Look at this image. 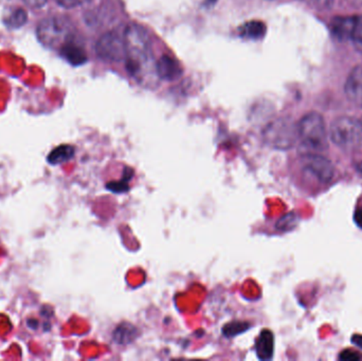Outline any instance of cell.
Returning <instances> with one entry per match:
<instances>
[{
  "label": "cell",
  "mask_w": 362,
  "mask_h": 361,
  "mask_svg": "<svg viewBox=\"0 0 362 361\" xmlns=\"http://www.w3.org/2000/svg\"><path fill=\"white\" fill-rule=\"evenodd\" d=\"M125 61L129 73L141 76L144 67L152 61V40L148 31L141 25L132 23L125 29Z\"/></svg>",
  "instance_id": "6da1fadb"
},
{
  "label": "cell",
  "mask_w": 362,
  "mask_h": 361,
  "mask_svg": "<svg viewBox=\"0 0 362 361\" xmlns=\"http://www.w3.org/2000/svg\"><path fill=\"white\" fill-rule=\"evenodd\" d=\"M36 35L47 48L59 50L74 40V25L67 17L61 15L47 17L38 23Z\"/></svg>",
  "instance_id": "7a4b0ae2"
},
{
  "label": "cell",
  "mask_w": 362,
  "mask_h": 361,
  "mask_svg": "<svg viewBox=\"0 0 362 361\" xmlns=\"http://www.w3.org/2000/svg\"><path fill=\"white\" fill-rule=\"evenodd\" d=\"M298 133L305 150L316 153L317 150H325L329 146L325 119L318 112L305 114L298 124Z\"/></svg>",
  "instance_id": "3957f363"
},
{
  "label": "cell",
  "mask_w": 362,
  "mask_h": 361,
  "mask_svg": "<svg viewBox=\"0 0 362 361\" xmlns=\"http://www.w3.org/2000/svg\"><path fill=\"white\" fill-rule=\"evenodd\" d=\"M329 137L342 150H359L362 148V122L352 117H339L332 123Z\"/></svg>",
  "instance_id": "277c9868"
},
{
  "label": "cell",
  "mask_w": 362,
  "mask_h": 361,
  "mask_svg": "<svg viewBox=\"0 0 362 361\" xmlns=\"http://www.w3.org/2000/svg\"><path fill=\"white\" fill-rule=\"evenodd\" d=\"M263 138L270 148L280 150H291L299 139L298 124L289 118L276 119L264 129Z\"/></svg>",
  "instance_id": "5b68a950"
},
{
  "label": "cell",
  "mask_w": 362,
  "mask_h": 361,
  "mask_svg": "<svg viewBox=\"0 0 362 361\" xmlns=\"http://www.w3.org/2000/svg\"><path fill=\"white\" fill-rule=\"evenodd\" d=\"M95 52L100 59L106 61H121L125 59L124 34L116 31L102 35L95 45Z\"/></svg>",
  "instance_id": "8992f818"
},
{
  "label": "cell",
  "mask_w": 362,
  "mask_h": 361,
  "mask_svg": "<svg viewBox=\"0 0 362 361\" xmlns=\"http://www.w3.org/2000/svg\"><path fill=\"white\" fill-rule=\"evenodd\" d=\"M301 165L304 171L323 184L332 182L335 176V167L332 161L317 153H305L302 156Z\"/></svg>",
  "instance_id": "52a82bcc"
},
{
  "label": "cell",
  "mask_w": 362,
  "mask_h": 361,
  "mask_svg": "<svg viewBox=\"0 0 362 361\" xmlns=\"http://www.w3.org/2000/svg\"><path fill=\"white\" fill-rule=\"evenodd\" d=\"M344 91L352 103L362 107V65L356 66L351 71L344 86Z\"/></svg>",
  "instance_id": "ba28073f"
},
{
  "label": "cell",
  "mask_w": 362,
  "mask_h": 361,
  "mask_svg": "<svg viewBox=\"0 0 362 361\" xmlns=\"http://www.w3.org/2000/svg\"><path fill=\"white\" fill-rule=\"evenodd\" d=\"M156 73L165 81L177 80L182 74V67L180 61L170 55H163L156 63Z\"/></svg>",
  "instance_id": "9c48e42d"
},
{
  "label": "cell",
  "mask_w": 362,
  "mask_h": 361,
  "mask_svg": "<svg viewBox=\"0 0 362 361\" xmlns=\"http://www.w3.org/2000/svg\"><path fill=\"white\" fill-rule=\"evenodd\" d=\"M255 352L261 360H270L274 357V336L270 330H263L255 341Z\"/></svg>",
  "instance_id": "30bf717a"
},
{
  "label": "cell",
  "mask_w": 362,
  "mask_h": 361,
  "mask_svg": "<svg viewBox=\"0 0 362 361\" xmlns=\"http://www.w3.org/2000/svg\"><path fill=\"white\" fill-rule=\"evenodd\" d=\"M139 336V331L129 322H121L112 333V339L117 345H127Z\"/></svg>",
  "instance_id": "8fae6325"
},
{
  "label": "cell",
  "mask_w": 362,
  "mask_h": 361,
  "mask_svg": "<svg viewBox=\"0 0 362 361\" xmlns=\"http://www.w3.org/2000/svg\"><path fill=\"white\" fill-rule=\"evenodd\" d=\"M62 57L74 66L83 65L86 63L87 55L84 49L80 45L74 42V40L67 42L59 49Z\"/></svg>",
  "instance_id": "7c38bea8"
},
{
  "label": "cell",
  "mask_w": 362,
  "mask_h": 361,
  "mask_svg": "<svg viewBox=\"0 0 362 361\" xmlns=\"http://www.w3.org/2000/svg\"><path fill=\"white\" fill-rule=\"evenodd\" d=\"M355 16H337L332 20L331 31L338 40H351Z\"/></svg>",
  "instance_id": "4fadbf2b"
},
{
  "label": "cell",
  "mask_w": 362,
  "mask_h": 361,
  "mask_svg": "<svg viewBox=\"0 0 362 361\" xmlns=\"http://www.w3.org/2000/svg\"><path fill=\"white\" fill-rule=\"evenodd\" d=\"M76 155V148L70 144H62L51 150L47 156V161L51 165H63L71 160Z\"/></svg>",
  "instance_id": "5bb4252c"
},
{
  "label": "cell",
  "mask_w": 362,
  "mask_h": 361,
  "mask_svg": "<svg viewBox=\"0 0 362 361\" xmlns=\"http://www.w3.org/2000/svg\"><path fill=\"white\" fill-rule=\"evenodd\" d=\"M267 31L265 23L259 20H250L240 27V35L249 40H259Z\"/></svg>",
  "instance_id": "9a60e30c"
},
{
  "label": "cell",
  "mask_w": 362,
  "mask_h": 361,
  "mask_svg": "<svg viewBox=\"0 0 362 361\" xmlns=\"http://www.w3.org/2000/svg\"><path fill=\"white\" fill-rule=\"evenodd\" d=\"M28 20V14L23 8H15L8 10L4 16V23L6 27L12 28V29H18L23 27Z\"/></svg>",
  "instance_id": "2e32d148"
},
{
  "label": "cell",
  "mask_w": 362,
  "mask_h": 361,
  "mask_svg": "<svg viewBox=\"0 0 362 361\" xmlns=\"http://www.w3.org/2000/svg\"><path fill=\"white\" fill-rule=\"evenodd\" d=\"M134 171L131 167H124L123 171V178L116 182H110L106 184V189L110 190V192L116 193V194H121V193H127L129 190V180L133 178Z\"/></svg>",
  "instance_id": "e0dca14e"
},
{
  "label": "cell",
  "mask_w": 362,
  "mask_h": 361,
  "mask_svg": "<svg viewBox=\"0 0 362 361\" xmlns=\"http://www.w3.org/2000/svg\"><path fill=\"white\" fill-rule=\"evenodd\" d=\"M250 329V324L247 321H232L223 326V334L227 338H232V337L238 336V335L243 334L247 332Z\"/></svg>",
  "instance_id": "ac0fdd59"
},
{
  "label": "cell",
  "mask_w": 362,
  "mask_h": 361,
  "mask_svg": "<svg viewBox=\"0 0 362 361\" xmlns=\"http://www.w3.org/2000/svg\"><path fill=\"white\" fill-rule=\"evenodd\" d=\"M298 218L295 212H289L286 215L283 216L278 223H276V229L280 231H291L297 226Z\"/></svg>",
  "instance_id": "d6986e66"
},
{
  "label": "cell",
  "mask_w": 362,
  "mask_h": 361,
  "mask_svg": "<svg viewBox=\"0 0 362 361\" xmlns=\"http://www.w3.org/2000/svg\"><path fill=\"white\" fill-rule=\"evenodd\" d=\"M351 40L356 42L359 46H362V16L361 15H355L354 25H353L352 35Z\"/></svg>",
  "instance_id": "ffe728a7"
},
{
  "label": "cell",
  "mask_w": 362,
  "mask_h": 361,
  "mask_svg": "<svg viewBox=\"0 0 362 361\" xmlns=\"http://www.w3.org/2000/svg\"><path fill=\"white\" fill-rule=\"evenodd\" d=\"M90 0H54L55 4L62 8H74L88 4Z\"/></svg>",
  "instance_id": "44dd1931"
},
{
  "label": "cell",
  "mask_w": 362,
  "mask_h": 361,
  "mask_svg": "<svg viewBox=\"0 0 362 361\" xmlns=\"http://www.w3.org/2000/svg\"><path fill=\"white\" fill-rule=\"evenodd\" d=\"M305 1L320 11L329 10L334 4V0H305Z\"/></svg>",
  "instance_id": "7402d4cb"
},
{
  "label": "cell",
  "mask_w": 362,
  "mask_h": 361,
  "mask_svg": "<svg viewBox=\"0 0 362 361\" xmlns=\"http://www.w3.org/2000/svg\"><path fill=\"white\" fill-rule=\"evenodd\" d=\"M339 358L344 361H359L362 360V355L353 350H344L340 354Z\"/></svg>",
  "instance_id": "603a6c76"
},
{
  "label": "cell",
  "mask_w": 362,
  "mask_h": 361,
  "mask_svg": "<svg viewBox=\"0 0 362 361\" xmlns=\"http://www.w3.org/2000/svg\"><path fill=\"white\" fill-rule=\"evenodd\" d=\"M23 1H25V4H27L28 6H30V8H42L48 0H23Z\"/></svg>",
  "instance_id": "cb8c5ba5"
},
{
  "label": "cell",
  "mask_w": 362,
  "mask_h": 361,
  "mask_svg": "<svg viewBox=\"0 0 362 361\" xmlns=\"http://www.w3.org/2000/svg\"><path fill=\"white\" fill-rule=\"evenodd\" d=\"M354 220L355 223L358 225V227L362 228V209H358L356 212H355Z\"/></svg>",
  "instance_id": "d4e9b609"
},
{
  "label": "cell",
  "mask_w": 362,
  "mask_h": 361,
  "mask_svg": "<svg viewBox=\"0 0 362 361\" xmlns=\"http://www.w3.org/2000/svg\"><path fill=\"white\" fill-rule=\"evenodd\" d=\"M352 343L362 350V335H354L352 337Z\"/></svg>",
  "instance_id": "484cf974"
},
{
  "label": "cell",
  "mask_w": 362,
  "mask_h": 361,
  "mask_svg": "<svg viewBox=\"0 0 362 361\" xmlns=\"http://www.w3.org/2000/svg\"><path fill=\"white\" fill-rule=\"evenodd\" d=\"M346 1H348L351 6H357V8L362 6V0H346Z\"/></svg>",
  "instance_id": "4316f807"
},
{
  "label": "cell",
  "mask_w": 362,
  "mask_h": 361,
  "mask_svg": "<svg viewBox=\"0 0 362 361\" xmlns=\"http://www.w3.org/2000/svg\"><path fill=\"white\" fill-rule=\"evenodd\" d=\"M357 170H358V172H361V173L362 174V162L358 163V165H357Z\"/></svg>",
  "instance_id": "83f0119b"
},
{
  "label": "cell",
  "mask_w": 362,
  "mask_h": 361,
  "mask_svg": "<svg viewBox=\"0 0 362 361\" xmlns=\"http://www.w3.org/2000/svg\"><path fill=\"white\" fill-rule=\"evenodd\" d=\"M206 2H211V4H214V2H216V0H208Z\"/></svg>",
  "instance_id": "f1b7e54d"
},
{
  "label": "cell",
  "mask_w": 362,
  "mask_h": 361,
  "mask_svg": "<svg viewBox=\"0 0 362 361\" xmlns=\"http://www.w3.org/2000/svg\"><path fill=\"white\" fill-rule=\"evenodd\" d=\"M361 122H362V121H361Z\"/></svg>",
  "instance_id": "f546056e"
}]
</instances>
